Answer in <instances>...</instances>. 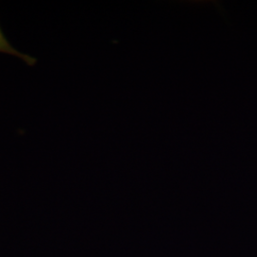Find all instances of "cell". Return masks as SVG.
Instances as JSON below:
<instances>
[{
	"label": "cell",
	"mask_w": 257,
	"mask_h": 257,
	"mask_svg": "<svg viewBox=\"0 0 257 257\" xmlns=\"http://www.w3.org/2000/svg\"><path fill=\"white\" fill-rule=\"evenodd\" d=\"M0 53L3 54H8V55H14L16 57H19L20 59H22L26 64L29 66H34L37 63V59L34 58L31 55L20 53L17 49H15L14 47L10 44L9 41L7 40V38L4 37L1 29H0Z\"/></svg>",
	"instance_id": "6da1fadb"
}]
</instances>
